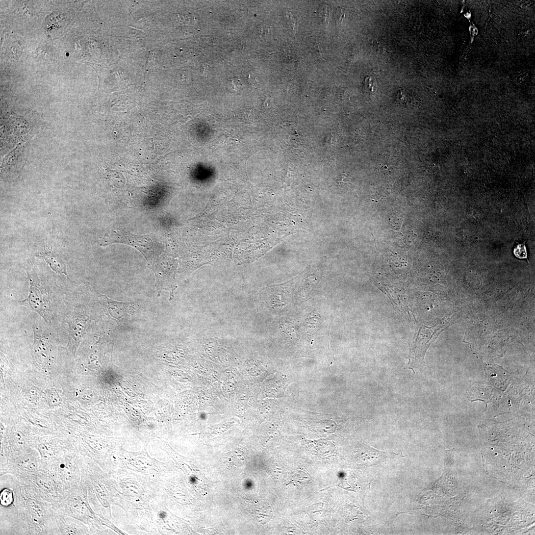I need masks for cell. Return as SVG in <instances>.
<instances>
[{"label":"cell","instance_id":"1","mask_svg":"<svg viewBox=\"0 0 535 535\" xmlns=\"http://www.w3.org/2000/svg\"><path fill=\"white\" fill-rule=\"evenodd\" d=\"M101 238L102 246L121 243L136 249L144 256L149 268L153 271L159 263L162 250L149 235H138L124 230H113Z\"/></svg>","mask_w":535,"mask_h":535},{"label":"cell","instance_id":"2","mask_svg":"<svg viewBox=\"0 0 535 535\" xmlns=\"http://www.w3.org/2000/svg\"><path fill=\"white\" fill-rule=\"evenodd\" d=\"M442 327L435 329L422 326L418 332L410 350L409 362L407 368L414 370L423 360L425 354L431 343L442 331Z\"/></svg>","mask_w":535,"mask_h":535},{"label":"cell","instance_id":"3","mask_svg":"<svg viewBox=\"0 0 535 535\" xmlns=\"http://www.w3.org/2000/svg\"><path fill=\"white\" fill-rule=\"evenodd\" d=\"M27 274L30 284L29 295L21 303L38 313L47 321L49 318L50 305L38 278L36 275L30 274L28 272Z\"/></svg>","mask_w":535,"mask_h":535},{"label":"cell","instance_id":"4","mask_svg":"<svg viewBox=\"0 0 535 535\" xmlns=\"http://www.w3.org/2000/svg\"><path fill=\"white\" fill-rule=\"evenodd\" d=\"M36 256L45 260L55 272L59 274H64L68 279L69 278L66 262L50 248L46 247Z\"/></svg>","mask_w":535,"mask_h":535},{"label":"cell","instance_id":"5","mask_svg":"<svg viewBox=\"0 0 535 535\" xmlns=\"http://www.w3.org/2000/svg\"><path fill=\"white\" fill-rule=\"evenodd\" d=\"M34 343L33 345V353L34 357L36 361L43 365L50 363L51 361V352L50 346H49L45 339L39 335L38 331L34 330Z\"/></svg>","mask_w":535,"mask_h":535},{"label":"cell","instance_id":"6","mask_svg":"<svg viewBox=\"0 0 535 535\" xmlns=\"http://www.w3.org/2000/svg\"><path fill=\"white\" fill-rule=\"evenodd\" d=\"M106 307L110 315L116 320H120L132 314L135 309L133 303H122L114 301L104 296Z\"/></svg>","mask_w":535,"mask_h":535},{"label":"cell","instance_id":"7","mask_svg":"<svg viewBox=\"0 0 535 535\" xmlns=\"http://www.w3.org/2000/svg\"><path fill=\"white\" fill-rule=\"evenodd\" d=\"M86 320L82 316H76L69 323L70 332L76 340L81 336L85 329Z\"/></svg>","mask_w":535,"mask_h":535},{"label":"cell","instance_id":"8","mask_svg":"<svg viewBox=\"0 0 535 535\" xmlns=\"http://www.w3.org/2000/svg\"><path fill=\"white\" fill-rule=\"evenodd\" d=\"M396 100L398 103L403 107H407L414 102L411 94L406 89H400L397 94Z\"/></svg>","mask_w":535,"mask_h":535},{"label":"cell","instance_id":"9","mask_svg":"<svg viewBox=\"0 0 535 535\" xmlns=\"http://www.w3.org/2000/svg\"><path fill=\"white\" fill-rule=\"evenodd\" d=\"M364 92L368 94H373L377 87V80L374 76H368L365 77L363 82Z\"/></svg>","mask_w":535,"mask_h":535},{"label":"cell","instance_id":"10","mask_svg":"<svg viewBox=\"0 0 535 535\" xmlns=\"http://www.w3.org/2000/svg\"><path fill=\"white\" fill-rule=\"evenodd\" d=\"M1 503L5 506L10 505L13 501V493L9 489H4L1 494Z\"/></svg>","mask_w":535,"mask_h":535},{"label":"cell","instance_id":"11","mask_svg":"<svg viewBox=\"0 0 535 535\" xmlns=\"http://www.w3.org/2000/svg\"><path fill=\"white\" fill-rule=\"evenodd\" d=\"M28 506L31 514L34 516L38 517V518H42L43 516L42 508L37 504L35 501H29Z\"/></svg>","mask_w":535,"mask_h":535},{"label":"cell","instance_id":"12","mask_svg":"<svg viewBox=\"0 0 535 535\" xmlns=\"http://www.w3.org/2000/svg\"><path fill=\"white\" fill-rule=\"evenodd\" d=\"M513 254L514 255L519 259H525L527 258V254L525 246V242L522 244H518L514 248L513 250Z\"/></svg>","mask_w":535,"mask_h":535},{"label":"cell","instance_id":"13","mask_svg":"<svg viewBox=\"0 0 535 535\" xmlns=\"http://www.w3.org/2000/svg\"><path fill=\"white\" fill-rule=\"evenodd\" d=\"M240 81L237 78H232L228 82L229 88L232 92H238L242 87Z\"/></svg>","mask_w":535,"mask_h":535}]
</instances>
